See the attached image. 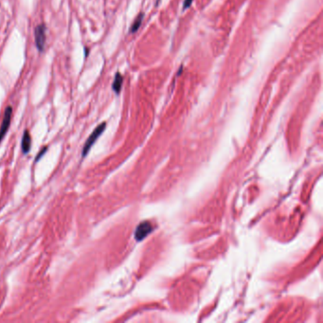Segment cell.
<instances>
[{
    "instance_id": "1",
    "label": "cell",
    "mask_w": 323,
    "mask_h": 323,
    "mask_svg": "<svg viewBox=\"0 0 323 323\" xmlns=\"http://www.w3.org/2000/svg\"><path fill=\"white\" fill-rule=\"evenodd\" d=\"M106 127V123L105 122H102L100 125H98L97 127L95 128V130L92 132V134L89 136V137L87 138L86 142L84 143V146L83 148V152H82V156L83 158H85L86 154H88V152L90 151L91 147L93 146V144L95 143V141L97 140L98 137L103 133V131L105 130Z\"/></svg>"
},
{
    "instance_id": "2",
    "label": "cell",
    "mask_w": 323,
    "mask_h": 323,
    "mask_svg": "<svg viewBox=\"0 0 323 323\" xmlns=\"http://www.w3.org/2000/svg\"><path fill=\"white\" fill-rule=\"evenodd\" d=\"M153 225L150 222L148 221H144L142 223H140L137 228L136 229V233H135V238L137 241H142L147 235H149L151 233V231L153 230Z\"/></svg>"
},
{
    "instance_id": "3",
    "label": "cell",
    "mask_w": 323,
    "mask_h": 323,
    "mask_svg": "<svg viewBox=\"0 0 323 323\" xmlns=\"http://www.w3.org/2000/svg\"><path fill=\"white\" fill-rule=\"evenodd\" d=\"M35 43L36 47L40 51L44 50L46 43V27L44 25H38L35 28Z\"/></svg>"
},
{
    "instance_id": "4",
    "label": "cell",
    "mask_w": 323,
    "mask_h": 323,
    "mask_svg": "<svg viewBox=\"0 0 323 323\" xmlns=\"http://www.w3.org/2000/svg\"><path fill=\"white\" fill-rule=\"evenodd\" d=\"M12 106H7V108L5 110V113H4L1 128H0V141L2 140V138L4 137V136L7 133V131L9 130V127H10L11 120H12Z\"/></svg>"
},
{
    "instance_id": "5",
    "label": "cell",
    "mask_w": 323,
    "mask_h": 323,
    "mask_svg": "<svg viewBox=\"0 0 323 323\" xmlns=\"http://www.w3.org/2000/svg\"><path fill=\"white\" fill-rule=\"evenodd\" d=\"M30 145H31V137L29 133L28 130H26L24 132L23 137H22V151L24 154H28L30 152Z\"/></svg>"
},
{
    "instance_id": "6",
    "label": "cell",
    "mask_w": 323,
    "mask_h": 323,
    "mask_svg": "<svg viewBox=\"0 0 323 323\" xmlns=\"http://www.w3.org/2000/svg\"><path fill=\"white\" fill-rule=\"evenodd\" d=\"M122 82H123V78H122V76L119 72H118L116 74L114 83H113V90H114L117 94H119L120 92L121 86H122Z\"/></svg>"
},
{
    "instance_id": "7",
    "label": "cell",
    "mask_w": 323,
    "mask_h": 323,
    "mask_svg": "<svg viewBox=\"0 0 323 323\" xmlns=\"http://www.w3.org/2000/svg\"><path fill=\"white\" fill-rule=\"evenodd\" d=\"M143 17H144V13H143V12L139 13V14L137 15V17L135 19V21L133 22L132 27H131V29H130V32L134 33V32H136V31L139 29V27L141 26V23H142V20H143Z\"/></svg>"
},
{
    "instance_id": "8",
    "label": "cell",
    "mask_w": 323,
    "mask_h": 323,
    "mask_svg": "<svg viewBox=\"0 0 323 323\" xmlns=\"http://www.w3.org/2000/svg\"><path fill=\"white\" fill-rule=\"evenodd\" d=\"M191 3H193V0H185V1H184V5H183V9H184V10H186V9H188V8L191 5Z\"/></svg>"
},
{
    "instance_id": "9",
    "label": "cell",
    "mask_w": 323,
    "mask_h": 323,
    "mask_svg": "<svg viewBox=\"0 0 323 323\" xmlns=\"http://www.w3.org/2000/svg\"><path fill=\"white\" fill-rule=\"evenodd\" d=\"M46 151H47V147H45V148H43V150L41 151V153L37 154V156H36V159H35V161H37L38 159H40V158H41V156H42V155L44 154V153H45Z\"/></svg>"
}]
</instances>
